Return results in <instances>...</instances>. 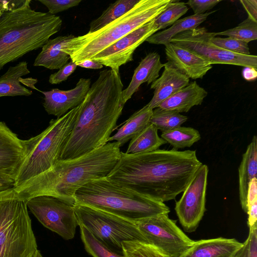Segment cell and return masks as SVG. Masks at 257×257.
<instances>
[{
    "mask_svg": "<svg viewBox=\"0 0 257 257\" xmlns=\"http://www.w3.org/2000/svg\"><path fill=\"white\" fill-rule=\"evenodd\" d=\"M202 163L195 150L158 149L128 154L120 152L106 178L113 184L162 202L186 189Z\"/></svg>",
    "mask_w": 257,
    "mask_h": 257,
    "instance_id": "obj_1",
    "label": "cell"
},
{
    "mask_svg": "<svg viewBox=\"0 0 257 257\" xmlns=\"http://www.w3.org/2000/svg\"><path fill=\"white\" fill-rule=\"evenodd\" d=\"M119 71H100L91 85L59 160L72 159L108 143L125 103Z\"/></svg>",
    "mask_w": 257,
    "mask_h": 257,
    "instance_id": "obj_2",
    "label": "cell"
},
{
    "mask_svg": "<svg viewBox=\"0 0 257 257\" xmlns=\"http://www.w3.org/2000/svg\"><path fill=\"white\" fill-rule=\"evenodd\" d=\"M120 156L118 144L108 143L80 157L59 160L49 170L13 188L17 197L26 202L47 195L74 205L76 192L89 182L106 178Z\"/></svg>",
    "mask_w": 257,
    "mask_h": 257,
    "instance_id": "obj_3",
    "label": "cell"
},
{
    "mask_svg": "<svg viewBox=\"0 0 257 257\" xmlns=\"http://www.w3.org/2000/svg\"><path fill=\"white\" fill-rule=\"evenodd\" d=\"M31 2L20 1L0 15V70L42 48L61 28L60 17L35 11L31 7Z\"/></svg>",
    "mask_w": 257,
    "mask_h": 257,
    "instance_id": "obj_4",
    "label": "cell"
},
{
    "mask_svg": "<svg viewBox=\"0 0 257 257\" xmlns=\"http://www.w3.org/2000/svg\"><path fill=\"white\" fill-rule=\"evenodd\" d=\"M74 198V205L90 207L135 223L170 211L164 202L116 185L106 178L86 184Z\"/></svg>",
    "mask_w": 257,
    "mask_h": 257,
    "instance_id": "obj_5",
    "label": "cell"
},
{
    "mask_svg": "<svg viewBox=\"0 0 257 257\" xmlns=\"http://www.w3.org/2000/svg\"><path fill=\"white\" fill-rule=\"evenodd\" d=\"M171 0H140L128 12L100 29L75 37L63 51L74 62L91 59L95 55L136 29L154 20Z\"/></svg>",
    "mask_w": 257,
    "mask_h": 257,
    "instance_id": "obj_6",
    "label": "cell"
},
{
    "mask_svg": "<svg viewBox=\"0 0 257 257\" xmlns=\"http://www.w3.org/2000/svg\"><path fill=\"white\" fill-rule=\"evenodd\" d=\"M80 108V104L63 116L51 119L42 132L24 140V156L16 175L14 187L49 170L59 160Z\"/></svg>",
    "mask_w": 257,
    "mask_h": 257,
    "instance_id": "obj_7",
    "label": "cell"
},
{
    "mask_svg": "<svg viewBox=\"0 0 257 257\" xmlns=\"http://www.w3.org/2000/svg\"><path fill=\"white\" fill-rule=\"evenodd\" d=\"M37 250L27 202L13 187L0 191V257H33Z\"/></svg>",
    "mask_w": 257,
    "mask_h": 257,
    "instance_id": "obj_8",
    "label": "cell"
},
{
    "mask_svg": "<svg viewBox=\"0 0 257 257\" xmlns=\"http://www.w3.org/2000/svg\"><path fill=\"white\" fill-rule=\"evenodd\" d=\"M78 225H82L111 250L122 253L124 241L148 243L135 222L90 207L74 205Z\"/></svg>",
    "mask_w": 257,
    "mask_h": 257,
    "instance_id": "obj_9",
    "label": "cell"
},
{
    "mask_svg": "<svg viewBox=\"0 0 257 257\" xmlns=\"http://www.w3.org/2000/svg\"><path fill=\"white\" fill-rule=\"evenodd\" d=\"M214 32H210L205 27H197L180 33L170 41L197 54L211 65L229 64L244 67L257 68V56L232 53L213 44L211 38Z\"/></svg>",
    "mask_w": 257,
    "mask_h": 257,
    "instance_id": "obj_10",
    "label": "cell"
},
{
    "mask_svg": "<svg viewBox=\"0 0 257 257\" xmlns=\"http://www.w3.org/2000/svg\"><path fill=\"white\" fill-rule=\"evenodd\" d=\"M148 243L171 257H180L194 244L170 219L168 214H161L135 222Z\"/></svg>",
    "mask_w": 257,
    "mask_h": 257,
    "instance_id": "obj_11",
    "label": "cell"
},
{
    "mask_svg": "<svg viewBox=\"0 0 257 257\" xmlns=\"http://www.w3.org/2000/svg\"><path fill=\"white\" fill-rule=\"evenodd\" d=\"M27 206L45 227L66 240L74 237L78 224L74 205L52 196L41 195L29 199Z\"/></svg>",
    "mask_w": 257,
    "mask_h": 257,
    "instance_id": "obj_12",
    "label": "cell"
},
{
    "mask_svg": "<svg viewBox=\"0 0 257 257\" xmlns=\"http://www.w3.org/2000/svg\"><path fill=\"white\" fill-rule=\"evenodd\" d=\"M208 168L202 164L176 202L175 210L180 223L187 232L194 231L206 210Z\"/></svg>",
    "mask_w": 257,
    "mask_h": 257,
    "instance_id": "obj_13",
    "label": "cell"
},
{
    "mask_svg": "<svg viewBox=\"0 0 257 257\" xmlns=\"http://www.w3.org/2000/svg\"><path fill=\"white\" fill-rule=\"evenodd\" d=\"M159 30L154 19L125 35L91 59L119 71V67L133 60L136 49Z\"/></svg>",
    "mask_w": 257,
    "mask_h": 257,
    "instance_id": "obj_14",
    "label": "cell"
},
{
    "mask_svg": "<svg viewBox=\"0 0 257 257\" xmlns=\"http://www.w3.org/2000/svg\"><path fill=\"white\" fill-rule=\"evenodd\" d=\"M89 78H81L76 86L70 90L53 88L40 91L44 96L43 105L48 114L60 117L83 101L91 86Z\"/></svg>",
    "mask_w": 257,
    "mask_h": 257,
    "instance_id": "obj_15",
    "label": "cell"
},
{
    "mask_svg": "<svg viewBox=\"0 0 257 257\" xmlns=\"http://www.w3.org/2000/svg\"><path fill=\"white\" fill-rule=\"evenodd\" d=\"M25 150L24 140L0 121V176L15 180Z\"/></svg>",
    "mask_w": 257,
    "mask_h": 257,
    "instance_id": "obj_16",
    "label": "cell"
},
{
    "mask_svg": "<svg viewBox=\"0 0 257 257\" xmlns=\"http://www.w3.org/2000/svg\"><path fill=\"white\" fill-rule=\"evenodd\" d=\"M168 62L189 79L202 78L212 67L207 60L172 43L165 45Z\"/></svg>",
    "mask_w": 257,
    "mask_h": 257,
    "instance_id": "obj_17",
    "label": "cell"
},
{
    "mask_svg": "<svg viewBox=\"0 0 257 257\" xmlns=\"http://www.w3.org/2000/svg\"><path fill=\"white\" fill-rule=\"evenodd\" d=\"M163 67L161 76L151 85V88L154 89V95L147 105L152 109L189 83L190 79L168 62Z\"/></svg>",
    "mask_w": 257,
    "mask_h": 257,
    "instance_id": "obj_18",
    "label": "cell"
},
{
    "mask_svg": "<svg viewBox=\"0 0 257 257\" xmlns=\"http://www.w3.org/2000/svg\"><path fill=\"white\" fill-rule=\"evenodd\" d=\"M164 67L160 55L155 52H150L141 60L134 70L132 80L128 86L122 92V100L126 102L139 90L144 83H152L159 76V72Z\"/></svg>",
    "mask_w": 257,
    "mask_h": 257,
    "instance_id": "obj_19",
    "label": "cell"
},
{
    "mask_svg": "<svg viewBox=\"0 0 257 257\" xmlns=\"http://www.w3.org/2000/svg\"><path fill=\"white\" fill-rule=\"evenodd\" d=\"M242 245L234 238L201 239L195 241L180 257H233Z\"/></svg>",
    "mask_w": 257,
    "mask_h": 257,
    "instance_id": "obj_20",
    "label": "cell"
},
{
    "mask_svg": "<svg viewBox=\"0 0 257 257\" xmlns=\"http://www.w3.org/2000/svg\"><path fill=\"white\" fill-rule=\"evenodd\" d=\"M207 94L205 89L193 81L163 101L158 107L187 112L193 106L201 104Z\"/></svg>",
    "mask_w": 257,
    "mask_h": 257,
    "instance_id": "obj_21",
    "label": "cell"
},
{
    "mask_svg": "<svg viewBox=\"0 0 257 257\" xmlns=\"http://www.w3.org/2000/svg\"><path fill=\"white\" fill-rule=\"evenodd\" d=\"M75 37L70 34L49 39L41 48L42 50L35 58L33 65L50 70L59 69L71 59L70 56L63 51V46Z\"/></svg>",
    "mask_w": 257,
    "mask_h": 257,
    "instance_id": "obj_22",
    "label": "cell"
},
{
    "mask_svg": "<svg viewBox=\"0 0 257 257\" xmlns=\"http://www.w3.org/2000/svg\"><path fill=\"white\" fill-rule=\"evenodd\" d=\"M257 173V137L254 135L245 152L238 167V189L240 203L242 209L247 213V192L249 184Z\"/></svg>",
    "mask_w": 257,
    "mask_h": 257,
    "instance_id": "obj_23",
    "label": "cell"
},
{
    "mask_svg": "<svg viewBox=\"0 0 257 257\" xmlns=\"http://www.w3.org/2000/svg\"><path fill=\"white\" fill-rule=\"evenodd\" d=\"M30 73L27 61H21L14 66H10L0 76V97L32 95V91L22 85L21 82L22 77Z\"/></svg>",
    "mask_w": 257,
    "mask_h": 257,
    "instance_id": "obj_24",
    "label": "cell"
},
{
    "mask_svg": "<svg viewBox=\"0 0 257 257\" xmlns=\"http://www.w3.org/2000/svg\"><path fill=\"white\" fill-rule=\"evenodd\" d=\"M153 109L147 105L134 113L113 136L108 142L115 141L119 147L143 131L149 123Z\"/></svg>",
    "mask_w": 257,
    "mask_h": 257,
    "instance_id": "obj_25",
    "label": "cell"
},
{
    "mask_svg": "<svg viewBox=\"0 0 257 257\" xmlns=\"http://www.w3.org/2000/svg\"><path fill=\"white\" fill-rule=\"evenodd\" d=\"M216 10L201 15H192L178 20L170 28L157 32L149 37L146 41L152 44L164 45L170 43L172 38L183 32L194 29L204 22Z\"/></svg>",
    "mask_w": 257,
    "mask_h": 257,
    "instance_id": "obj_26",
    "label": "cell"
},
{
    "mask_svg": "<svg viewBox=\"0 0 257 257\" xmlns=\"http://www.w3.org/2000/svg\"><path fill=\"white\" fill-rule=\"evenodd\" d=\"M166 143L164 140L159 136L156 126L150 123L131 140L125 153L137 154L150 152L159 149L160 147Z\"/></svg>",
    "mask_w": 257,
    "mask_h": 257,
    "instance_id": "obj_27",
    "label": "cell"
},
{
    "mask_svg": "<svg viewBox=\"0 0 257 257\" xmlns=\"http://www.w3.org/2000/svg\"><path fill=\"white\" fill-rule=\"evenodd\" d=\"M140 0H118L110 4L97 18L89 24L88 33L97 31L130 11Z\"/></svg>",
    "mask_w": 257,
    "mask_h": 257,
    "instance_id": "obj_28",
    "label": "cell"
},
{
    "mask_svg": "<svg viewBox=\"0 0 257 257\" xmlns=\"http://www.w3.org/2000/svg\"><path fill=\"white\" fill-rule=\"evenodd\" d=\"M161 137L170 144L173 149L177 150L190 147L201 139L200 134L197 130L191 127L181 126L162 133Z\"/></svg>",
    "mask_w": 257,
    "mask_h": 257,
    "instance_id": "obj_29",
    "label": "cell"
},
{
    "mask_svg": "<svg viewBox=\"0 0 257 257\" xmlns=\"http://www.w3.org/2000/svg\"><path fill=\"white\" fill-rule=\"evenodd\" d=\"M187 119V116L180 113L157 107L153 109L150 123L163 133L180 126Z\"/></svg>",
    "mask_w": 257,
    "mask_h": 257,
    "instance_id": "obj_30",
    "label": "cell"
},
{
    "mask_svg": "<svg viewBox=\"0 0 257 257\" xmlns=\"http://www.w3.org/2000/svg\"><path fill=\"white\" fill-rule=\"evenodd\" d=\"M188 9L185 3L171 0L165 9L154 19L155 24L159 30L166 29L179 20Z\"/></svg>",
    "mask_w": 257,
    "mask_h": 257,
    "instance_id": "obj_31",
    "label": "cell"
},
{
    "mask_svg": "<svg viewBox=\"0 0 257 257\" xmlns=\"http://www.w3.org/2000/svg\"><path fill=\"white\" fill-rule=\"evenodd\" d=\"M85 250L93 257H125L111 250L82 225H79Z\"/></svg>",
    "mask_w": 257,
    "mask_h": 257,
    "instance_id": "obj_32",
    "label": "cell"
},
{
    "mask_svg": "<svg viewBox=\"0 0 257 257\" xmlns=\"http://www.w3.org/2000/svg\"><path fill=\"white\" fill-rule=\"evenodd\" d=\"M214 33L215 37L225 36L248 43L257 39V22L247 18L235 27Z\"/></svg>",
    "mask_w": 257,
    "mask_h": 257,
    "instance_id": "obj_33",
    "label": "cell"
},
{
    "mask_svg": "<svg viewBox=\"0 0 257 257\" xmlns=\"http://www.w3.org/2000/svg\"><path fill=\"white\" fill-rule=\"evenodd\" d=\"M122 249L125 257H171L152 245L139 241L123 242Z\"/></svg>",
    "mask_w": 257,
    "mask_h": 257,
    "instance_id": "obj_34",
    "label": "cell"
},
{
    "mask_svg": "<svg viewBox=\"0 0 257 257\" xmlns=\"http://www.w3.org/2000/svg\"><path fill=\"white\" fill-rule=\"evenodd\" d=\"M211 41L215 45L226 51L236 54L250 55L248 43L236 39L213 36Z\"/></svg>",
    "mask_w": 257,
    "mask_h": 257,
    "instance_id": "obj_35",
    "label": "cell"
},
{
    "mask_svg": "<svg viewBox=\"0 0 257 257\" xmlns=\"http://www.w3.org/2000/svg\"><path fill=\"white\" fill-rule=\"evenodd\" d=\"M233 257H257V224L249 228L248 235Z\"/></svg>",
    "mask_w": 257,
    "mask_h": 257,
    "instance_id": "obj_36",
    "label": "cell"
},
{
    "mask_svg": "<svg viewBox=\"0 0 257 257\" xmlns=\"http://www.w3.org/2000/svg\"><path fill=\"white\" fill-rule=\"evenodd\" d=\"M38 1L48 8V13L53 15L76 7L81 2V0H38Z\"/></svg>",
    "mask_w": 257,
    "mask_h": 257,
    "instance_id": "obj_37",
    "label": "cell"
},
{
    "mask_svg": "<svg viewBox=\"0 0 257 257\" xmlns=\"http://www.w3.org/2000/svg\"><path fill=\"white\" fill-rule=\"evenodd\" d=\"M77 66L72 60L60 68L59 70L49 76V82L51 84H60L66 81L76 70Z\"/></svg>",
    "mask_w": 257,
    "mask_h": 257,
    "instance_id": "obj_38",
    "label": "cell"
},
{
    "mask_svg": "<svg viewBox=\"0 0 257 257\" xmlns=\"http://www.w3.org/2000/svg\"><path fill=\"white\" fill-rule=\"evenodd\" d=\"M219 0H189L187 4L195 15H201L215 7L220 3Z\"/></svg>",
    "mask_w": 257,
    "mask_h": 257,
    "instance_id": "obj_39",
    "label": "cell"
},
{
    "mask_svg": "<svg viewBox=\"0 0 257 257\" xmlns=\"http://www.w3.org/2000/svg\"><path fill=\"white\" fill-rule=\"evenodd\" d=\"M240 2L248 14V18L257 22V1L240 0Z\"/></svg>",
    "mask_w": 257,
    "mask_h": 257,
    "instance_id": "obj_40",
    "label": "cell"
},
{
    "mask_svg": "<svg viewBox=\"0 0 257 257\" xmlns=\"http://www.w3.org/2000/svg\"><path fill=\"white\" fill-rule=\"evenodd\" d=\"M247 210L248 207L257 201V178H252L248 185L247 192Z\"/></svg>",
    "mask_w": 257,
    "mask_h": 257,
    "instance_id": "obj_41",
    "label": "cell"
},
{
    "mask_svg": "<svg viewBox=\"0 0 257 257\" xmlns=\"http://www.w3.org/2000/svg\"><path fill=\"white\" fill-rule=\"evenodd\" d=\"M247 225L251 228L257 224V201L252 203L248 208Z\"/></svg>",
    "mask_w": 257,
    "mask_h": 257,
    "instance_id": "obj_42",
    "label": "cell"
},
{
    "mask_svg": "<svg viewBox=\"0 0 257 257\" xmlns=\"http://www.w3.org/2000/svg\"><path fill=\"white\" fill-rule=\"evenodd\" d=\"M75 63L77 66L87 69H100L103 67L100 63L89 59H84L80 61L75 62Z\"/></svg>",
    "mask_w": 257,
    "mask_h": 257,
    "instance_id": "obj_43",
    "label": "cell"
},
{
    "mask_svg": "<svg viewBox=\"0 0 257 257\" xmlns=\"http://www.w3.org/2000/svg\"><path fill=\"white\" fill-rule=\"evenodd\" d=\"M15 180L11 178L0 176V191L14 187Z\"/></svg>",
    "mask_w": 257,
    "mask_h": 257,
    "instance_id": "obj_44",
    "label": "cell"
},
{
    "mask_svg": "<svg viewBox=\"0 0 257 257\" xmlns=\"http://www.w3.org/2000/svg\"><path fill=\"white\" fill-rule=\"evenodd\" d=\"M243 70V75L246 80L249 81L253 79V77L256 78V69L253 68L245 67Z\"/></svg>",
    "mask_w": 257,
    "mask_h": 257,
    "instance_id": "obj_45",
    "label": "cell"
},
{
    "mask_svg": "<svg viewBox=\"0 0 257 257\" xmlns=\"http://www.w3.org/2000/svg\"><path fill=\"white\" fill-rule=\"evenodd\" d=\"M33 257H43L40 251L38 249L35 252Z\"/></svg>",
    "mask_w": 257,
    "mask_h": 257,
    "instance_id": "obj_46",
    "label": "cell"
},
{
    "mask_svg": "<svg viewBox=\"0 0 257 257\" xmlns=\"http://www.w3.org/2000/svg\"><path fill=\"white\" fill-rule=\"evenodd\" d=\"M4 12L0 11V15L3 13Z\"/></svg>",
    "mask_w": 257,
    "mask_h": 257,
    "instance_id": "obj_47",
    "label": "cell"
}]
</instances>
